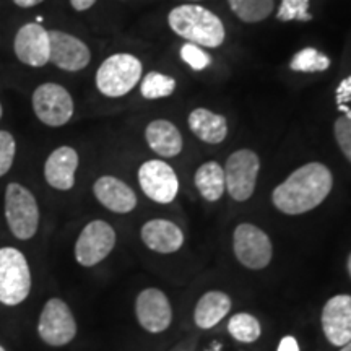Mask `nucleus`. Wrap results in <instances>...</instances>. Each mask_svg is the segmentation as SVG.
I'll use <instances>...</instances> for the list:
<instances>
[{"label": "nucleus", "mask_w": 351, "mask_h": 351, "mask_svg": "<svg viewBox=\"0 0 351 351\" xmlns=\"http://www.w3.org/2000/svg\"><path fill=\"white\" fill-rule=\"evenodd\" d=\"M332 186V173L326 165L307 163L275 187L271 202L285 215H302L319 207L330 194Z\"/></svg>", "instance_id": "1"}, {"label": "nucleus", "mask_w": 351, "mask_h": 351, "mask_svg": "<svg viewBox=\"0 0 351 351\" xmlns=\"http://www.w3.org/2000/svg\"><path fill=\"white\" fill-rule=\"evenodd\" d=\"M168 23L178 36L200 47H219L226 38L223 21L213 12L194 3L173 8L168 15Z\"/></svg>", "instance_id": "2"}, {"label": "nucleus", "mask_w": 351, "mask_h": 351, "mask_svg": "<svg viewBox=\"0 0 351 351\" xmlns=\"http://www.w3.org/2000/svg\"><path fill=\"white\" fill-rule=\"evenodd\" d=\"M142 62L135 56L114 54L99 65L96 72V86L108 98H121L134 90L142 78Z\"/></svg>", "instance_id": "3"}, {"label": "nucleus", "mask_w": 351, "mask_h": 351, "mask_svg": "<svg viewBox=\"0 0 351 351\" xmlns=\"http://www.w3.org/2000/svg\"><path fill=\"white\" fill-rule=\"evenodd\" d=\"M32 291V274L23 252L15 247L0 249V302L16 306Z\"/></svg>", "instance_id": "4"}, {"label": "nucleus", "mask_w": 351, "mask_h": 351, "mask_svg": "<svg viewBox=\"0 0 351 351\" xmlns=\"http://www.w3.org/2000/svg\"><path fill=\"white\" fill-rule=\"evenodd\" d=\"M5 218L16 239L26 241L36 234L39 226V207L34 195L19 182L5 189Z\"/></svg>", "instance_id": "5"}, {"label": "nucleus", "mask_w": 351, "mask_h": 351, "mask_svg": "<svg viewBox=\"0 0 351 351\" xmlns=\"http://www.w3.org/2000/svg\"><path fill=\"white\" fill-rule=\"evenodd\" d=\"M261 160L252 150H238L228 158L225 166V184L232 200H249L256 191Z\"/></svg>", "instance_id": "6"}, {"label": "nucleus", "mask_w": 351, "mask_h": 351, "mask_svg": "<svg viewBox=\"0 0 351 351\" xmlns=\"http://www.w3.org/2000/svg\"><path fill=\"white\" fill-rule=\"evenodd\" d=\"M234 256L244 267L251 270H262L274 257V245L267 232L251 223H243L232 236Z\"/></svg>", "instance_id": "7"}, {"label": "nucleus", "mask_w": 351, "mask_h": 351, "mask_svg": "<svg viewBox=\"0 0 351 351\" xmlns=\"http://www.w3.org/2000/svg\"><path fill=\"white\" fill-rule=\"evenodd\" d=\"M38 333L44 343L64 346L75 339L77 322L70 307L59 298H51L39 315Z\"/></svg>", "instance_id": "8"}, {"label": "nucleus", "mask_w": 351, "mask_h": 351, "mask_svg": "<svg viewBox=\"0 0 351 351\" xmlns=\"http://www.w3.org/2000/svg\"><path fill=\"white\" fill-rule=\"evenodd\" d=\"M34 114L43 124L62 127L73 116V99L62 85L43 83L33 93Z\"/></svg>", "instance_id": "9"}, {"label": "nucleus", "mask_w": 351, "mask_h": 351, "mask_svg": "<svg viewBox=\"0 0 351 351\" xmlns=\"http://www.w3.org/2000/svg\"><path fill=\"white\" fill-rule=\"evenodd\" d=\"M116 245V231L103 219H95L83 228L75 244V258L83 267L104 261Z\"/></svg>", "instance_id": "10"}, {"label": "nucleus", "mask_w": 351, "mask_h": 351, "mask_svg": "<svg viewBox=\"0 0 351 351\" xmlns=\"http://www.w3.org/2000/svg\"><path fill=\"white\" fill-rule=\"evenodd\" d=\"M138 182L143 194L156 204H171L179 191L174 169L161 160H150L140 166Z\"/></svg>", "instance_id": "11"}, {"label": "nucleus", "mask_w": 351, "mask_h": 351, "mask_svg": "<svg viewBox=\"0 0 351 351\" xmlns=\"http://www.w3.org/2000/svg\"><path fill=\"white\" fill-rule=\"evenodd\" d=\"M13 51L21 64L29 67H44L49 64V32L41 23L21 26L13 41Z\"/></svg>", "instance_id": "12"}, {"label": "nucleus", "mask_w": 351, "mask_h": 351, "mask_svg": "<svg viewBox=\"0 0 351 351\" xmlns=\"http://www.w3.org/2000/svg\"><path fill=\"white\" fill-rule=\"evenodd\" d=\"M49 62L65 72H80L90 64L91 51L82 39L72 34L59 32H49Z\"/></svg>", "instance_id": "13"}, {"label": "nucleus", "mask_w": 351, "mask_h": 351, "mask_svg": "<svg viewBox=\"0 0 351 351\" xmlns=\"http://www.w3.org/2000/svg\"><path fill=\"white\" fill-rule=\"evenodd\" d=\"M135 314L138 324L150 333H161L173 322L168 296L158 288H147L140 293L135 302Z\"/></svg>", "instance_id": "14"}, {"label": "nucleus", "mask_w": 351, "mask_h": 351, "mask_svg": "<svg viewBox=\"0 0 351 351\" xmlns=\"http://www.w3.org/2000/svg\"><path fill=\"white\" fill-rule=\"evenodd\" d=\"M320 322L324 335L332 345L343 346L351 341V296L330 298L324 306Z\"/></svg>", "instance_id": "15"}, {"label": "nucleus", "mask_w": 351, "mask_h": 351, "mask_svg": "<svg viewBox=\"0 0 351 351\" xmlns=\"http://www.w3.org/2000/svg\"><path fill=\"white\" fill-rule=\"evenodd\" d=\"M78 153L72 147H60L47 156L44 165V178L57 191H70L75 186Z\"/></svg>", "instance_id": "16"}, {"label": "nucleus", "mask_w": 351, "mask_h": 351, "mask_svg": "<svg viewBox=\"0 0 351 351\" xmlns=\"http://www.w3.org/2000/svg\"><path fill=\"white\" fill-rule=\"evenodd\" d=\"M95 197L103 207L114 213H129L137 207V195L124 181L114 176H103L93 186Z\"/></svg>", "instance_id": "17"}, {"label": "nucleus", "mask_w": 351, "mask_h": 351, "mask_svg": "<svg viewBox=\"0 0 351 351\" xmlns=\"http://www.w3.org/2000/svg\"><path fill=\"white\" fill-rule=\"evenodd\" d=\"M142 241L152 251L173 254L182 247L184 232L169 219H150L142 226Z\"/></svg>", "instance_id": "18"}, {"label": "nucleus", "mask_w": 351, "mask_h": 351, "mask_svg": "<svg viewBox=\"0 0 351 351\" xmlns=\"http://www.w3.org/2000/svg\"><path fill=\"white\" fill-rule=\"evenodd\" d=\"M147 143L156 155L163 158H174L182 152V135L173 122L156 119L145 129Z\"/></svg>", "instance_id": "19"}, {"label": "nucleus", "mask_w": 351, "mask_h": 351, "mask_svg": "<svg viewBox=\"0 0 351 351\" xmlns=\"http://www.w3.org/2000/svg\"><path fill=\"white\" fill-rule=\"evenodd\" d=\"M189 127H191L192 134L205 143L218 145L228 135V122L225 116L205 108H197L191 112Z\"/></svg>", "instance_id": "20"}, {"label": "nucleus", "mask_w": 351, "mask_h": 351, "mask_svg": "<svg viewBox=\"0 0 351 351\" xmlns=\"http://www.w3.org/2000/svg\"><path fill=\"white\" fill-rule=\"evenodd\" d=\"M231 309V300L223 291H208L200 298L195 306L194 320L204 330L212 328L226 317Z\"/></svg>", "instance_id": "21"}, {"label": "nucleus", "mask_w": 351, "mask_h": 351, "mask_svg": "<svg viewBox=\"0 0 351 351\" xmlns=\"http://www.w3.org/2000/svg\"><path fill=\"white\" fill-rule=\"evenodd\" d=\"M195 187L208 202H217L225 194V169L217 161H207L195 171Z\"/></svg>", "instance_id": "22"}, {"label": "nucleus", "mask_w": 351, "mask_h": 351, "mask_svg": "<svg viewBox=\"0 0 351 351\" xmlns=\"http://www.w3.org/2000/svg\"><path fill=\"white\" fill-rule=\"evenodd\" d=\"M230 8L244 23H258L269 19L275 8L274 0H228Z\"/></svg>", "instance_id": "23"}, {"label": "nucleus", "mask_w": 351, "mask_h": 351, "mask_svg": "<svg viewBox=\"0 0 351 351\" xmlns=\"http://www.w3.org/2000/svg\"><path fill=\"white\" fill-rule=\"evenodd\" d=\"M330 67V59L322 52L314 49V47H304V49L298 51L293 59L289 60V69L293 72L301 73H317L324 72Z\"/></svg>", "instance_id": "24"}, {"label": "nucleus", "mask_w": 351, "mask_h": 351, "mask_svg": "<svg viewBox=\"0 0 351 351\" xmlns=\"http://www.w3.org/2000/svg\"><path fill=\"white\" fill-rule=\"evenodd\" d=\"M228 332L234 340L243 341V343H254L261 337L262 328L258 320L252 314L239 313L234 314L228 322Z\"/></svg>", "instance_id": "25"}, {"label": "nucleus", "mask_w": 351, "mask_h": 351, "mask_svg": "<svg viewBox=\"0 0 351 351\" xmlns=\"http://www.w3.org/2000/svg\"><path fill=\"white\" fill-rule=\"evenodd\" d=\"M176 80L173 77L160 72H150L143 77L140 83V93L147 99L168 98L174 93Z\"/></svg>", "instance_id": "26"}, {"label": "nucleus", "mask_w": 351, "mask_h": 351, "mask_svg": "<svg viewBox=\"0 0 351 351\" xmlns=\"http://www.w3.org/2000/svg\"><path fill=\"white\" fill-rule=\"evenodd\" d=\"M311 0H282L276 19L280 21H311L313 15L309 12Z\"/></svg>", "instance_id": "27"}, {"label": "nucleus", "mask_w": 351, "mask_h": 351, "mask_svg": "<svg viewBox=\"0 0 351 351\" xmlns=\"http://www.w3.org/2000/svg\"><path fill=\"white\" fill-rule=\"evenodd\" d=\"M181 59L192 70H195V72L205 70L210 64H212V57H210L207 52L194 43H186L181 47Z\"/></svg>", "instance_id": "28"}, {"label": "nucleus", "mask_w": 351, "mask_h": 351, "mask_svg": "<svg viewBox=\"0 0 351 351\" xmlns=\"http://www.w3.org/2000/svg\"><path fill=\"white\" fill-rule=\"evenodd\" d=\"M16 143L10 132L0 130V178L10 171L15 160Z\"/></svg>", "instance_id": "29"}, {"label": "nucleus", "mask_w": 351, "mask_h": 351, "mask_svg": "<svg viewBox=\"0 0 351 351\" xmlns=\"http://www.w3.org/2000/svg\"><path fill=\"white\" fill-rule=\"evenodd\" d=\"M333 132H335L337 143H339L340 150L343 152L346 160L351 163V119L346 116H341L335 121L333 125Z\"/></svg>", "instance_id": "30"}, {"label": "nucleus", "mask_w": 351, "mask_h": 351, "mask_svg": "<svg viewBox=\"0 0 351 351\" xmlns=\"http://www.w3.org/2000/svg\"><path fill=\"white\" fill-rule=\"evenodd\" d=\"M276 351H300V345H298L295 337L287 335V337H283L282 341H280L278 350Z\"/></svg>", "instance_id": "31"}, {"label": "nucleus", "mask_w": 351, "mask_h": 351, "mask_svg": "<svg viewBox=\"0 0 351 351\" xmlns=\"http://www.w3.org/2000/svg\"><path fill=\"white\" fill-rule=\"evenodd\" d=\"M70 3L77 12H85L95 5L96 0H70Z\"/></svg>", "instance_id": "32"}, {"label": "nucleus", "mask_w": 351, "mask_h": 351, "mask_svg": "<svg viewBox=\"0 0 351 351\" xmlns=\"http://www.w3.org/2000/svg\"><path fill=\"white\" fill-rule=\"evenodd\" d=\"M44 0H13V3L15 5H19L21 8H32V7H36L39 3H43Z\"/></svg>", "instance_id": "33"}, {"label": "nucleus", "mask_w": 351, "mask_h": 351, "mask_svg": "<svg viewBox=\"0 0 351 351\" xmlns=\"http://www.w3.org/2000/svg\"><path fill=\"white\" fill-rule=\"evenodd\" d=\"M340 351H351V341H348V343L346 345H343V346H340Z\"/></svg>", "instance_id": "34"}, {"label": "nucleus", "mask_w": 351, "mask_h": 351, "mask_svg": "<svg viewBox=\"0 0 351 351\" xmlns=\"http://www.w3.org/2000/svg\"><path fill=\"white\" fill-rule=\"evenodd\" d=\"M348 271H350V276H351V254H350V257H348Z\"/></svg>", "instance_id": "35"}, {"label": "nucleus", "mask_w": 351, "mask_h": 351, "mask_svg": "<svg viewBox=\"0 0 351 351\" xmlns=\"http://www.w3.org/2000/svg\"><path fill=\"white\" fill-rule=\"evenodd\" d=\"M2 112H3L2 111V104H0V119H2Z\"/></svg>", "instance_id": "36"}, {"label": "nucleus", "mask_w": 351, "mask_h": 351, "mask_svg": "<svg viewBox=\"0 0 351 351\" xmlns=\"http://www.w3.org/2000/svg\"><path fill=\"white\" fill-rule=\"evenodd\" d=\"M0 351H5V350H3V348H2V346H0Z\"/></svg>", "instance_id": "37"}]
</instances>
